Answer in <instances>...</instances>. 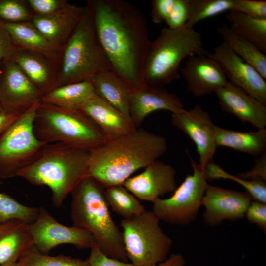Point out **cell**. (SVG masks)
Masks as SVG:
<instances>
[{
	"instance_id": "cell-11",
	"label": "cell",
	"mask_w": 266,
	"mask_h": 266,
	"mask_svg": "<svg viewBox=\"0 0 266 266\" xmlns=\"http://www.w3.org/2000/svg\"><path fill=\"white\" fill-rule=\"evenodd\" d=\"M33 246L44 254L56 246L72 244L78 248H91L95 243L93 235L84 229L66 226L58 222L43 207H39L37 219L29 224Z\"/></svg>"
},
{
	"instance_id": "cell-34",
	"label": "cell",
	"mask_w": 266,
	"mask_h": 266,
	"mask_svg": "<svg viewBox=\"0 0 266 266\" xmlns=\"http://www.w3.org/2000/svg\"><path fill=\"white\" fill-rule=\"evenodd\" d=\"M234 0H196L194 8L186 25L194 27L200 21L227 11H233Z\"/></svg>"
},
{
	"instance_id": "cell-10",
	"label": "cell",
	"mask_w": 266,
	"mask_h": 266,
	"mask_svg": "<svg viewBox=\"0 0 266 266\" xmlns=\"http://www.w3.org/2000/svg\"><path fill=\"white\" fill-rule=\"evenodd\" d=\"M192 174L187 175L173 194L153 202L152 212L160 221L176 225H187L194 221L201 206L209 185L204 168L191 159Z\"/></svg>"
},
{
	"instance_id": "cell-20",
	"label": "cell",
	"mask_w": 266,
	"mask_h": 266,
	"mask_svg": "<svg viewBox=\"0 0 266 266\" xmlns=\"http://www.w3.org/2000/svg\"><path fill=\"white\" fill-rule=\"evenodd\" d=\"M84 7L69 3L51 14H33L31 22L56 48L61 50L71 34Z\"/></svg>"
},
{
	"instance_id": "cell-21",
	"label": "cell",
	"mask_w": 266,
	"mask_h": 266,
	"mask_svg": "<svg viewBox=\"0 0 266 266\" xmlns=\"http://www.w3.org/2000/svg\"><path fill=\"white\" fill-rule=\"evenodd\" d=\"M78 109L91 117L109 139L127 135L137 129L131 119L95 94Z\"/></svg>"
},
{
	"instance_id": "cell-44",
	"label": "cell",
	"mask_w": 266,
	"mask_h": 266,
	"mask_svg": "<svg viewBox=\"0 0 266 266\" xmlns=\"http://www.w3.org/2000/svg\"><path fill=\"white\" fill-rule=\"evenodd\" d=\"M20 115L0 111V133L10 126Z\"/></svg>"
},
{
	"instance_id": "cell-35",
	"label": "cell",
	"mask_w": 266,
	"mask_h": 266,
	"mask_svg": "<svg viewBox=\"0 0 266 266\" xmlns=\"http://www.w3.org/2000/svg\"><path fill=\"white\" fill-rule=\"evenodd\" d=\"M33 15L27 0H0V20L4 22L31 21Z\"/></svg>"
},
{
	"instance_id": "cell-7",
	"label": "cell",
	"mask_w": 266,
	"mask_h": 266,
	"mask_svg": "<svg viewBox=\"0 0 266 266\" xmlns=\"http://www.w3.org/2000/svg\"><path fill=\"white\" fill-rule=\"evenodd\" d=\"M113 70L97 38L88 8L61 48L57 66V87L90 80Z\"/></svg>"
},
{
	"instance_id": "cell-3",
	"label": "cell",
	"mask_w": 266,
	"mask_h": 266,
	"mask_svg": "<svg viewBox=\"0 0 266 266\" xmlns=\"http://www.w3.org/2000/svg\"><path fill=\"white\" fill-rule=\"evenodd\" d=\"M90 151L62 143L46 144L35 159L17 176L31 184L46 186L56 208L88 176Z\"/></svg>"
},
{
	"instance_id": "cell-5",
	"label": "cell",
	"mask_w": 266,
	"mask_h": 266,
	"mask_svg": "<svg viewBox=\"0 0 266 266\" xmlns=\"http://www.w3.org/2000/svg\"><path fill=\"white\" fill-rule=\"evenodd\" d=\"M201 33L186 25L175 29L165 27L151 41L146 56L142 82L163 87L180 78V65L185 58L203 55Z\"/></svg>"
},
{
	"instance_id": "cell-23",
	"label": "cell",
	"mask_w": 266,
	"mask_h": 266,
	"mask_svg": "<svg viewBox=\"0 0 266 266\" xmlns=\"http://www.w3.org/2000/svg\"><path fill=\"white\" fill-rule=\"evenodd\" d=\"M29 224L17 219L0 223V265L18 262L33 246Z\"/></svg>"
},
{
	"instance_id": "cell-2",
	"label": "cell",
	"mask_w": 266,
	"mask_h": 266,
	"mask_svg": "<svg viewBox=\"0 0 266 266\" xmlns=\"http://www.w3.org/2000/svg\"><path fill=\"white\" fill-rule=\"evenodd\" d=\"M167 147L165 137L137 128L90 151L88 176L104 188L123 185L136 171L158 160Z\"/></svg>"
},
{
	"instance_id": "cell-19",
	"label": "cell",
	"mask_w": 266,
	"mask_h": 266,
	"mask_svg": "<svg viewBox=\"0 0 266 266\" xmlns=\"http://www.w3.org/2000/svg\"><path fill=\"white\" fill-rule=\"evenodd\" d=\"M222 109L257 129L266 126V105L230 82L215 93Z\"/></svg>"
},
{
	"instance_id": "cell-25",
	"label": "cell",
	"mask_w": 266,
	"mask_h": 266,
	"mask_svg": "<svg viewBox=\"0 0 266 266\" xmlns=\"http://www.w3.org/2000/svg\"><path fill=\"white\" fill-rule=\"evenodd\" d=\"M90 80L96 95L131 119L129 96L133 87L125 79L114 70H106L98 73Z\"/></svg>"
},
{
	"instance_id": "cell-45",
	"label": "cell",
	"mask_w": 266,
	"mask_h": 266,
	"mask_svg": "<svg viewBox=\"0 0 266 266\" xmlns=\"http://www.w3.org/2000/svg\"><path fill=\"white\" fill-rule=\"evenodd\" d=\"M185 260L183 256L179 254H171L165 260L159 263L155 266H185Z\"/></svg>"
},
{
	"instance_id": "cell-13",
	"label": "cell",
	"mask_w": 266,
	"mask_h": 266,
	"mask_svg": "<svg viewBox=\"0 0 266 266\" xmlns=\"http://www.w3.org/2000/svg\"><path fill=\"white\" fill-rule=\"evenodd\" d=\"M206 55L215 61L230 83L266 105V79L223 42Z\"/></svg>"
},
{
	"instance_id": "cell-4",
	"label": "cell",
	"mask_w": 266,
	"mask_h": 266,
	"mask_svg": "<svg viewBox=\"0 0 266 266\" xmlns=\"http://www.w3.org/2000/svg\"><path fill=\"white\" fill-rule=\"evenodd\" d=\"M104 188L93 178L82 180L71 193L73 226L87 230L106 256L127 262L122 232L112 219Z\"/></svg>"
},
{
	"instance_id": "cell-24",
	"label": "cell",
	"mask_w": 266,
	"mask_h": 266,
	"mask_svg": "<svg viewBox=\"0 0 266 266\" xmlns=\"http://www.w3.org/2000/svg\"><path fill=\"white\" fill-rule=\"evenodd\" d=\"M15 47L42 55L58 66L61 50L54 47L30 22H4Z\"/></svg>"
},
{
	"instance_id": "cell-47",
	"label": "cell",
	"mask_w": 266,
	"mask_h": 266,
	"mask_svg": "<svg viewBox=\"0 0 266 266\" xmlns=\"http://www.w3.org/2000/svg\"><path fill=\"white\" fill-rule=\"evenodd\" d=\"M2 62H0V77L1 73Z\"/></svg>"
},
{
	"instance_id": "cell-22",
	"label": "cell",
	"mask_w": 266,
	"mask_h": 266,
	"mask_svg": "<svg viewBox=\"0 0 266 266\" xmlns=\"http://www.w3.org/2000/svg\"><path fill=\"white\" fill-rule=\"evenodd\" d=\"M10 59L17 65L42 96L57 87V66L44 56L15 47Z\"/></svg>"
},
{
	"instance_id": "cell-49",
	"label": "cell",
	"mask_w": 266,
	"mask_h": 266,
	"mask_svg": "<svg viewBox=\"0 0 266 266\" xmlns=\"http://www.w3.org/2000/svg\"><path fill=\"white\" fill-rule=\"evenodd\" d=\"M1 184H2V182H1V179H0V185Z\"/></svg>"
},
{
	"instance_id": "cell-46",
	"label": "cell",
	"mask_w": 266,
	"mask_h": 266,
	"mask_svg": "<svg viewBox=\"0 0 266 266\" xmlns=\"http://www.w3.org/2000/svg\"><path fill=\"white\" fill-rule=\"evenodd\" d=\"M0 266H21L19 261L16 262L9 263L0 265Z\"/></svg>"
},
{
	"instance_id": "cell-48",
	"label": "cell",
	"mask_w": 266,
	"mask_h": 266,
	"mask_svg": "<svg viewBox=\"0 0 266 266\" xmlns=\"http://www.w3.org/2000/svg\"><path fill=\"white\" fill-rule=\"evenodd\" d=\"M0 111H3L2 107H1V104H0Z\"/></svg>"
},
{
	"instance_id": "cell-14",
	"label": "cell",
	"mask_w": 266,
	"mask_h": 266,
	"mask_svg": "<svg viewBox=\"0 0 266 266\" xmlns=\"http://www.w3.org/2000/svg\"><path fill=\"white\" fill-rule=\"evenodd\" d=\"M171 122L194 143L199 156V165L204 168L213 161L217 147L215 138L216 125L209 113L197 104L189 110L172 113Z\"/></svg>"
},
{
	"instance_id": "cell-8",
	"label": "cell",
	"mask_w": 266,
	"mask_h": 266,
	"mask_svg": "<svg viewBox=\"0 0 266 266\" xmlns=\"http://www.w3.org/2000/svg\"><path fill=\"white\" fill-rule=\"evenodd\" d=\"M159 221L147 210L121 221L125 251L134 266H155L167 258L172 241L164 233Z\"/></svg>"
},
{
	"instance_id": "cell-43",
	"label": "cell",
	"mask_w": 266,
	"mask_h": 266,
	"mask_svg": "<svg viewBox=\"0 0 266 266\" xmlns=\"http://www.w3.org/2000/svg\"><path fill=\"white\" fill-rule=\"evenodd\" d=\"M15 48L4 22L0 20V62L10 59Z\"/></svg>"
},
{
	"instance_id": "cell-9",
	"label": "cell",
	"mask_w": 266,
	"mask_h": 266,
	"mask_svg": "<svg viewBox=\"0 0 266 266\" xmlns=\"http://www.w3.org/2000/svg\"><path fill=\"white\" fill-rule=\"evenodd\" d=\"M40 101L33 104L0 133V179L17 176L47 143L36 137L33 121Z\"/></svg>"
},
{
	"instance_id": "cell-27",
	"label": "cell",
	"mask_w": 266,
	"mask_h": 266,
	"mask_svg": "<svg viewBox=\"0 0 266 266\" xmlns=\"http://www.w3.org/2000/svg\"><path fill=\"white\" fill-rule=\"evenodd\" d=\"M223 42L238 56L253 66L266 79V55L253 44L224 24L217 29Z\"/></svg>"
},
{
	"instance_id": "cell-36",
	"label": "cell",
	"mask_w": 266,
	"mask_h": 266,
	"mask_svg": "<svg viewBox=\"0 0 266 266\" xmlns=\"http://www.w3.org/2000/svg\"><path fill=\"white\" fill-rule=\"evenodd\" d=\"M196 0H174L165 22L167 28L177 29L185 25L194 8Z\"/></svg>"
},
{
	"instance_id": "cell-16",
	"label": "cell",
	"mask_w": 266,
	"mask_h": 266,
	"mask_svg": "<svg viewBox=\"0 0 266 266\" xmlns=\"http://www.w3.org/2000/svg\"><path fill=\"white\" fill-rule=\"evenodd\" d=\"M175 174L171 165L157 160L141 173L127 179L123 186L138 199L153 203L160 196L175 190Z\"/></svg>"
},
{
	"instance_id": "cell-42",
	"label": "cell",
	"mask_w": 266,
	"mask_h": 266,
	"mask_svg": "<svg viewBox=\"0 0 266 266\" xmlns=\"http://www.w3.org/2000/svg\"><path fill=\"white\" fill-rule=\"evenodd\" d=\"M174 0H153L151 1V18L153 23H165Z\"/></svg>"
},
{
	"instance_id": "cell-15",
	"label": "cell",
	"mask_w": 266,
	"mask_h": 266,
	"mask_svg": "<svg viewBox=\"0 0 266 266\" xmlns=\"http://www.w3.org/2000/svg\"><path fill=\"white\" fill-rule=\"evenodd\" d=\"M253 200L247 192L208 185L201 202V205L205 208L203 220L206 224L214 226L225 220L241 219Z\"/></svg>"
},
{
	"instance_id": "cell-32",
	"label": "cell",
	"mask_w": 266,
	"mask_h": 266,
	"mask_svg": "<svg viewBox=\"0 0 266 266\" xmlns=\"http://www.w3.org/2000/svg\"><path fill=\"white\" fill-rule=\"evenodd\" d=\"M18 261L21 266H90L88 259L82 260L65 255L50 256L33 246Z\"/></svg>"
},
{
	"instance_id": "cell-33",
	"label": "cell",
	"mask_w": 266,
	"mask_h": 266,
	"mask_svg": "<svg viewBox=\"0 0 266 266\" xmlns=\"http://www.w3.org/2000/svg\"><path fill=\"white\" fill-rule=\"evenodd\" d=\"M39 212V208L26 206L9 195L0 192V223L17 219L31 224L37 219Z\"/></svg>"
},
{
	"instance_id": "cell-12",
	"label": "cell",
	"mask_w": 266,
	"mask_h": 266,
	"mask_svg": "<svg viewBox=\"0 0 266 266\" xmlns=\"http://www.w3.org/2000/svg\"><path fill=\"white\" fill-rule=\"evenodd\" d=\"M42 94L11 59L2 62L0 103L4 111L21 115L40 101Z\"/></svg>"
},
{
	"instance_id": "cell-26",
	"label": "cell",
	"mask_w": 266,
	"mask_h": 266,
	"mask_svg": "<svg viewBox=\"0 0 266 266\" xmlns=\"http://www.w3.org/2000/svg\"><path fill=\"white\" fill-rule=\"evenodd\" d=\"M215 138L217 147H227L257 157L266 152V128L246 132L216 125Z\"/></svg>"
},
{
	"instance_id": "cell-28",
	"label": "cell",
	"mask_w": 266,
	"mask_h": 266,
	"mask_svg": "<svg viewBox=\"0 0 266 266\" xmlns=\"http://www.w3.org/2000/svg\"><path fill=\"white\" fill-rule=\"evenodd\" d=\"M95 94L90 80L62 85L44 95L40 101L58 106L77 108Z\"/></svg>"
},
{
	"instance_id": "cell-18",
	"label": "cell",
	"mask_w": 266,
	"mask_h": 266,
	"mask_svg": "<svg viewBox=\"0 0 266 266\" xmlns=\"http://www.w3.org/2000/svg\"><path fill=\"white\" fill-rule=\"evenodd\" d=\"M180 71L188 90L196 97L215 93L228 81L219 64L207 55L189 57Z\"/></svg>"
},
{
	"instance_id": "cell-40",
	"label": "cell",
	"mask_w": 266,
	"mask_h": 266,
	"mask_svg": "<svg viewBox=\"0 0 266 266\" xmlns=\"http://www.w3.org/2000/svg\"><path fill=\"white\" fill-rule=\"evenodd\" d=\"M245 216L250 222L256 224L266 232V203L252 200L247 209Z\"/></svg>"
},
{
	"instance_id": "cell-38",
	"label": "cell",
	"mask_w": 266,
	"mask_h": 266,
	"mask_svg": "<svg viewBox=\"0 0 266 266\" xmlns=\"http://www.w3.org/2000/svg\"><path fill=\"white\" fill-rule=\"evenodd\" d=\"M27 1L33 14L38 15L55 12L69 3L66 0H28Z\"/></svg>"
},
{
	"instance_id": "cell-39",
	"label": "cell",
	"mask_w": 266,
	"mask_h": 266,
	"mask_svg": "<svg viewBox=\"0 0 266 266\" xmlns=\"http://www.w3.org/2000/svg\"><path fill=\"white\" fill-rule=\"evenodd\" d=\"M88 259L90 266H135L132 263L110 258L102 253L95 243L90 248Z\"/></svg>"
},
{
	"instance_id": "cell-30",
	"label": "cell",
	"mask_w": 266,
	"mask_h": 266,
	"mask_svg": "<svg viewBox=\"0 0 266 266\" xmlns=\"http://www.w3.org/2000/svg\"><path fill=\"white\" fill-rule=\"evenodd\" d=\"M104 196L108 206L123 219L141 214L146 210L138 199L123 185L105 188Z\"/></svg>"
},
{
	"instance_id": "cell-41",
	"label": "cell",
	"mask_w": 266,
	"mask_h": 266,
	"mask_svg": "<svg viewBox=\"0 0 266 266\" xmlns=\"http://www.w3.org/2000/svg\"><path fill=\"white\" fill-rule=\"evenodd\" d=\"M243 179L266 182V152L258 157L254 166L249 171L237 174Z\"/></svg>"
},
{
	"instance_id": "cell-31",
	"label": "cell",
	"mask_w": 266,
	"mask_h": 266,
	"mask_svg": "<svg viewBox=\"0 0 266 266\" xmlns=\"http://www.w3.org/2000/svg\"><path fill=\"white\" fill-rule=\"evenodd\" d=\"M204 171L207 181L221 178L231 179L243 187L254 200L266 203V182L247 180L238 176L230 174L224 170L213 161L205 166Z\"/></svg>"
},
{
	"instance_id": "cell-1",
	"label": "cell",
	"mask_w": 266,
	"mask_h": 266,
	"mask_svg": "<svg viewBox=\"0 0 266 266\" xmlns=\"http://www.w3.org/2000/svg\"><path fill=\"white\" fill-rule=\"evenodd\" d=\"M86 6L113 70L133 88L143 85L144 65L151 42L144 15L123 0H90Z\"/></svg>"
},
{
	"instance_id": "cell-17",
	"label": "cell",
	"mask_w": 266,
	"mask_h": 266,
	"mask_svg": "<svg viewBox=\"0 0 266 266\" xmlns=\"http://www.w3.org/2000/svg\"><path fill=\"white\" fill-rule=\"evenodd\" d=\"M159 110L178 113L185 109L177 95L163 87L142 85L132 88L129 96V113L136 128H138L146 116Z\"/></svg>"
},
{
	"instance_id": "cell-37",
	"label": "cell",
	"mask_w": 266,
	"mask_h": 266,
	"mask_svg": "<svg viewBox=\"0 0 266 266\" xmlns=\"http://www.w3.org/2000/svg\"><path fill=\"white\" fill-rule=\"evenodd\" d=\"M251 17L266 19V1L262 0H234L233 10Z\"/></svg>"
},
{
	"instance_id": "cell-6",
	"label": "cell",
	"mask_w": 266,
	"mask_h": 266,
	"mask_svg": "<svg viewBox=\"0 0 266 266\" xmlns=\"http://www.w3.org/2000/svg\"><path fill=\"white\" fill-rule=\"evenodd\" d=\"M33 127L34 134L41 141L62 143L89 151L110 140L98 124L79 109L40 101Z\"/></svg>"
},
{
	"instance_id": "cell-29",
	"label": "cell",
	"mask_w": 266,
	"mask_h": 266,
	"mask_svg": "<svg viewBox=\"0 0 266 266\" xmlns=\"http://www.w3.org/2000/svg\"><path fill=\"white\" fill-rule=\"evenodd\" d=\"M225 18L234 33L266 53V19H257L235 11H229Z\"/></svg>"
}]
</instances>
